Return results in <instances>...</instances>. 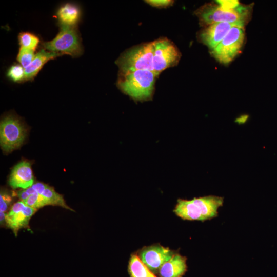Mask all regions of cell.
I'll use <instances>...</instances> for the list:
<instances>
[{
	"label": "cell",
	"instance_id": "cell-1",
	"mask_svg": "<svg viewBox=\"0 0 277 277\" xmlns=\"http://www.w3.org/2000/svg\"><path fill=\"white\" fill-rule=\"evenodd\" d=\"M253 6L240 4L234 8H226L217 2L209 3L201 6L194 13L201 26L206 27L215 23H227L245 27L250 21Z\"/></svg>",
	"mask_w": 277,
	"mask_h": 277
},
{
	"label": "cell",
	"instance_id": "cell-2",
	"mask_svg": "<svg viewBox=\"0 0 277 277\" xmlns=\"http://www.w3.org/2000/svg\"><path fill=\"white\" fill-rule=\"evenodd\" d=\"M158 75L154 71L145 70L120 72L117 85L135 100H149L152 96Z\"/></svg>",
	"mask_w": 277,
	"mask_h": 277
},
{
	"label": "cell",
	"instance_id": "cell-3",
	"mask_svg": "<svg viewBox=\"0 0 277 277\" xmlns=\"http://www.w3.org/2000/svg\"><path fill=\"white\" fill-rule=\"evenodd\" d=\"M223 198L209 195L191 200L179 199L174 213L184 220L205 221L215 217Z\"/></svg>",
	"mask_w": 277,
	"mask_h": 277
},
{
	"label": "cell",
	"instance_id": "cell-4",
	"mask_svg": "<svg viewBox=\"0 0 277 277\" xmlns=\"http://www.w3.org/2000/svg\"><path fill=\"white\" fill-rule=\"evenodd\" d=\"M153 43L142 44L125 51L117 58L116 64L120 72L145 70L153 71Z\"/></svg>",
	"mask_w": 277,
	"mask_h": 277
},
{
	"label": "cell",
	"instance_id": "cell-5",
	"mask_svg": "<svg viewBox=\"0 0 277 277\" xmlns=\"http://www.w3.org/2000/svg\"><path fill=\"white\" fill-rule=\"evenodd\" d=\"M44 48L49 51L68 54L72 57L81 55L83 48L76 26L60 25V30L51 41L43 43Z\"/></svg>",
	"mask_w": 277,
	"mask_h": 277
},
{
	"label": "cell",
	"instance_id": "cell-6",
	"mask_svg": "<svg viewBox=\"0 0 277 277\" xmlns=\"http://www.w3.org/2000/svg\"><path fill=\"white\" fill-rule=\"evenodd\" d=\"M244 27L233 26L220 44L211 51L219 63H230L241 52L245 41Z\"/></svg>",
	"mask_w": 277,
	"mask_h": 277
},
{
	"label": "cell",
	"instance_id": "cell-7",
	"mask_svg": "<svg viewBox=\"0 0 277 277\" xmlns=\"http://www.w3.org/2000/svg\"><path fill=\"white\" fill-rule=\"evenodd\" d=\"M153 71L159 74L164 70L176 65L181 53L176 46L166 38H161L153 42Z\"/></svg>",
	"mask_w": 277,
	"mask_h": 277
},
{
	"label": "cell",
	"instance_id": "cell-8",
	"mask_svg": "<svg viewBox=\"0 0 277 277\" xmlns=\"http://www.w3.org/2000/svg\"><path fill=\"white\" fill-rule=\"evenodd\" d=\"M25 136L26 130L16 117L9 115L1 121V146L4 151L10 152L18 148L23 144Z\"/></svg>",
	"mask_w": 277,
	"mask_h": 277
},
{
	"label": "cell",
	"instance_id": "cell-9",
	"mask_svg": "<svg viewBox=\"0 0 277 277\" xmlns=\"http://www.w3.org/2000/svg\"><path fill=\"white\" fill-rule=\"evenodd\" d=\"M175 254L173 251L160 245L145 247L138 256L143 263L153 273Z\"/></svg>",
	"mask_w": 277,
	"mask_h": 277
},
{
	"label": "cell",
	"instance_id": "cell-10",
	"mask_svg": "<svg viewBox=\"0 0 277 277\" xmlns=\"http://www.w3.org/2000/svg\"><path fill=\"white\" fill-rule=\"evenodd\" d=\"M37 209L26 206L22 201L15 203L8 213L6 214L5 221L15 235L22 228L26 227L32 215Z\"/></svg>",
	"mask_w": 277,
	"mask_h": 277
},
{
	"label": "cell",
	"instance_id": "cell-11",
	"mask_svg": "<svg viewBox=\"0 0 277 277\" xmlns=\"http://www.w3.org/2000/svg\"><path fill=\"white\" fill-rule=\"evenodd\" d=\"M234 26L235 25L227 23H215L209 25L200 31L198 38L211 51L220 44Z\"/></svg>",
	"mask_w": 277,
	"mask_h": 277
},
{
	"label": "cell",
	"instance_id": "cell-12",
	"mask_svg": "<svg viewBox=\"0 0 277 277\" xmlns=\"http://www.w3.org/2000/svg\"><path fill=\"white\" fill-rule=\"evenodd\" d=\"M33 182L31 165L27 161H22L15 166L9 179V184L13 189H27L31 187Z\"/></svg>",
	"mask_w": 277,
	"mask_h": 277
},
{
	"label": "cell",
	"instance_id": "cell-13",
	"mask_svg": "<svg viewBox=\"0 0 277 277\" xmlns=\"http://www.w3.org/2000/svg\"><path fill=\"white\" fill-rule=\"evenodd\" d=\"M186 270V258L175 254L161 267L159 272L161 277H182Z\"/></svg>",
	"mask_w": 277,
	"mask_h": 277
},
{
	"label": "cell",
	"instance_id": "cell-14",
	"mask_svg": "<svg viewBox=\"0 0 277 277\" xmlns=\"http://www.w3.org/2000/svg\"><path fill=\"white\" fill-rule=\"evenodd\" d=\"M61 55L60 54L45 49H42L37 52L32 63L25 69L24 80H30L34 77L48 61Z\"/></svg>",
	"mask_w": 277,
	"mask_h": 277
},
{
	"label": "cell",
	"instance_id": "cell-15",
	"mask_svg": "<svg viewBox=\"0 0 277 277\" xmlns=\"http://www.w3.org/2000/svg\"><path fill=\"white\" fill-rule=\"evenodd\" d=\"M60 25L75 26L80 19L81 11L78 6L72 3H66L57 11Z\"/></svg>",
	"mask_w": 277,
	"mask_h": 277
},
{
	"label": "cell",
	"instance_id": "cell-16",
	"mask_svg": "<svg viewBox=\"0 0 277 277\" xmlns=\"http://www.w3.org/2000/svg\"><path fill=\"white\" fill-rule=\"evenodd\" d=\"M130 277H157L141 261L138 255H131L128 265Z\"/></svg>",
	"mask_w": 277,
	"mask_h": 277
},
{
	"label": "cell",
	"instance_id": "cell-17",
	"mask_svg": "<svg viewBox=\"0 0 277 277\" xmlns=\"http://www.w3.org/2000/svg\"><path fill=\"white\" fill-rule=\"evenodd\" d=\"M48 202L49 205L61 206L65 209L72 210L66 204L63 196L56 192L53 188L47 185L41 194Z\"/></svg>",
	"mask_w": 277,
	"mask_h": 277
},
{
	"label": "cell",
	"instance_id": "cell-18",
	"mask_svg": "<svg viewBox=\"0 0 277 277\" xmlns=\"http://www.w3.org/2000/svg\"><path fill=\"white\" fill-rule=\"evenodd\" d=\"M21 47L35 51L39 42L37 36L29 32H22L18 36Z\"/></svg>",
	"mask_w": 277,
	"mask_h": 277
},
{
	"label": "cell",
	"instance_id": "cell-19",
	"mask_svg": "<svg viewBox=\"0 0 277 277\" xmlns=\"http://www.w3.org/2000/svg\"><path fill=\"white\" fill-rule=\"evenodd\" d=\"M35 56L34 51L21 47L17 58L23 68L25 69L32 63Z\"/></svg>",
	"mask_w": 277,
	"mask_h": 277
},
{
	"label": "cell",
	"instance_id": "cell-20",
	"mask_svg": "<svg viewBox=\"0 0 277 277\" xmlns=\"http://www.w3.org/2000/svg\"><path fill=\"white\" fill-rule=\"evenodd\" d=\"M23 202L26 206L36 209L46 205H49L48 201L42 195L38 193L31 195Z\"/></svg>",
	"mask_w": 277,
	"mask_h": 277
},
{
	"label": "cell",
	"instance_id": "cell-21",
	"mask_svg": "<svg viewBox=\"0 0 277 277\" xmlns=\"http://www.w3.org/2000/svg\"><path fill=\"white\" fill-rule=\"evenodd\" d=\"M8 76L14 82L24 80L25 68L22 65H12L8 70Z\"/></svg>",
	"mask_w": 277,
	"mask_h": 277
},
{
	"label": "cell",
	"instance_id": "cell-22",
	"mask_svg": "<svg viewBox=\"0 0 277 277\" xmlns=\"http://www.w3.org/2000/svg\"><path fill=\"white\" fill-rule=\"evenodd\" d=\"M11 201V196L7 193L1 192L0 195V211L4 212Z\"/></svg>",
	"mask_w": 277,
	"mask_h": 277
},
{
	"label": "cell",
	"instance_id": "cell-23",
	"mask_svg": "<svg viewBox=\"0 0 277 277\" xmlns=\"http://www.w3.org/2000/svg\"><path fill=\"white\" fill-rule=\"evenodd\" d=\"M146 2L153 7L164 8L172 5L174 1L170 0H148L146 1Z\"/></svg>",
	"mask_w": 277,
	"mask_h": 277
},
{
	"label": "cell",
	"instance_id": "cell-24",
	"mask_svg": "<svg viewBox=\"0 0 277 277\" xmlns=\"http://www.w3.org/2000/svg\"><path fill=\"white\" fill-rule=\"evenodd\" d=\"M37 193L32 186L19 191L17 192V196L21 200V201L24 202L27 200L31 195Z\"/></svg>",
	"mask_w": 277,
	"mask_h": 277
},
{
	"label": "cell",
	"instance_id": "cell-25",
	"mask_svg": "<svg viewBox=\"0 0 277 277\" xmlns=\"http://www.w3.org/2000/svg\"><path fill=\"white\" fill-rule=\"evenodd\" d=\"M47 185L41 182H37L33 184L31 186L35 191L41 194L46 188Z\"/></svg>",
	"mask_w": 277,
	"mask_h": 277
},
{
	"label": "cell",
	"instance_id": "cell-26",
	"mask_svg": "<svg viewBox=\"0 0 277 277\" xmlns=\"http://www.w3.org/2000/svg\"><path fill=\"white\" fill-rule=\"evenodd\" d=\"M0 214H1V222H3L5 220V218H6V214H5L4 212H0Z\"/></svg>",
	"mask_w": 277,
	"mask_h": 277
}]
</instances>
